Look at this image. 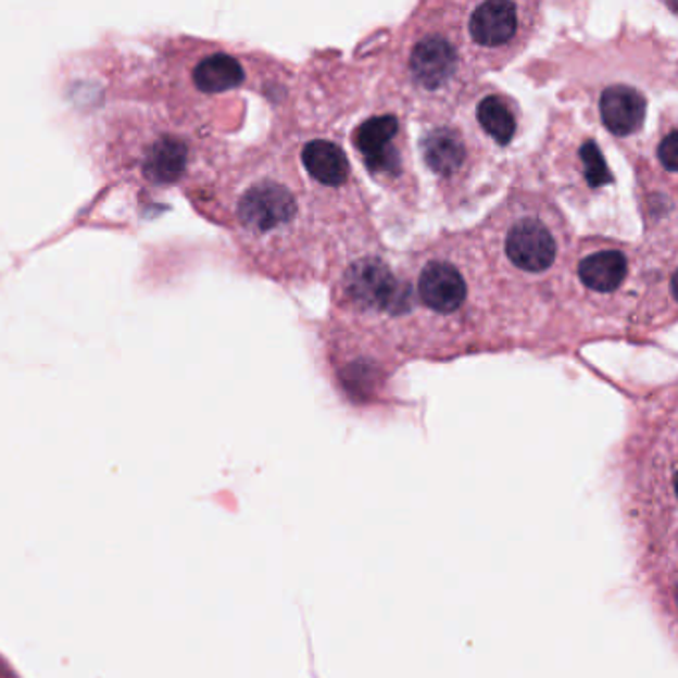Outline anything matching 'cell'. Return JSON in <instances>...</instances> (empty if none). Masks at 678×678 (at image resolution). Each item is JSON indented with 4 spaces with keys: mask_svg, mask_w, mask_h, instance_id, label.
I'll return each instance as SVG.
<instances>
[{
    "mask_svg": "<svg viewBox=\"0 0 678 678\" xmlns=\"http://www.w3.org/2000/svg\"><path fill=\"white\" fill-rule=\"evenodd\" d=\"M536 7L510 0H486L468 14V38L481 59L502 64L526 45L536 23Z\"/></svg>",
    "mask_w": 678,
    "mask_h": 678,
    "instance_id": "3957f363",
    "label": "cell"
},
{
    "mask_svg": "<svg viewBox=\"0 0 678 678\" xmlns=\"http://www.w3.org/2000/svg\"><path fill=\"white\" fill-rule=\"evenodd\" d=\"M193 83L199 90H203L208 95L227 92V90H234L237 86L246 83V71H243L241 62L231 54L213 52L210 56L199 60V64L193 71Z\"/></svg>",
    "mask_w": 678,
    "mask_h": 678,
    "instance_id": "5bb4252c",
    "label": "cell"
},
{
    "mask_svg": "<svg viewBox=\"0 0 678 678\" xmlns=\"http://www.w3.org/2000/svg\"><path fill=\"white\" fill-rule=\"evenodd\" d=\"M301 162L311 179L323 188L340 189L351 184V162L337 141L327 138L306 141Z\"/></svg>",
    "mask_w": 678,
    "mask_h": 678,
    "instance_id": "8fae6325",
    "label": "cell"
},
{
    "mask_svg": "<svg viewBox=\"0 0 678 678\" xmlns=\"http://www.w3.org/2000/svg\"><path fill=\"white\" fill-rule=\"evenodd\" d=\"M424 165L445 189L462 188L474 167V148L464 129L456 124L440 122L420 134Z\"/></svg>",
    "mask_w": 678,
    "mask_h": 678,
    "instance_id": "8992f818",
    "label": "cell"
},
{
    "mask_svg": "<svg viewBox=\"0 0 678 678\" xmlns=\"http://www.w3.org/2000/svg\"><path fill=\"white\" fill-rule=\"evenodd\" d=\"M569 176L575 188L585 189L587 193H597L615 184V177L601 148L593 138L587 136L577 141L572 152Z\"/></svg>",
    "mask_w": 678,
    "mask_h": 678,
    "instance_id": "4fadbf2b",
    "label": "cell"
},
{
    "mask_svg": "<svg viewBox=\"0 0 678 678\" xmlns=\"http://www.w3.org/2000/svg\"><path fill=\"white\" fill-rule=\"evenodd\" d=\"M352 146L378 184L392 189L406 186L409 148L400 117L394 114L366 117L352 131Z\"/></svg>",
    "mask_w": 678,
    "mask_h": 678,
    "instance_id": "277c9868",
    "label": "cell"
},
{
    "mask_svg": "<svg viewBox=\"0 0 678 678\" xmlns=\"http://www.w3.org/2000/svg\"><path fill=\"white\" fill-rule=\"evenodd\" d=\"M410 90L426 98L454 95L464 78L462 50L454 33L428 28L410 38L404 56Z\"/></svg>",
    "mask_w": 678,
    "mask_h": 678,
    "instance_id": "7a4b0ae2",
    "label": "cell"
},
{
    "mask_svg": "<svg viewBox=\"0 0 678 678\" xmlns=\"http://www.w3.org/2000/svg\"><path fill=\"white\" fill-rule=\"evenodd\" d=\"M474 117L481 131L500 148H510L519 129V110L514 100L498 90H486L476 100Z\"/></svg>",
    "mask_w": 678,
    "mask_h": 678,
    "instance_id": "7c38bea8",
    "label": "cell"
},
{
    "mask_svg": "<svg viewBox=\"0 0 678 678\" xmlns=\"http://www.w3.org/2000/svg\"><path fill=\"white\" fill-rule=\"evenodd\" d=\"M646 98L629 84H613L599 96V117L608 134L631 138L639 134L646 117Z\"/></svg>",
    "mask_w": 678,
    "mask_h": 678,
    "instance_id": "30bf717a",
    "label": "cell"
},
{
    "mask_svg": "<svg viewBox=\"0 0 678 678\" xmlns=\"http://www.w3.org/2000/svg\"><path fill=\"white\" fill-rule=\"evenodd\" d=\"M299 219V199L279 179H261L239 201V222L249 234L275 237L291 231Z\"/></svg>",
    "mask_w": 678,
    "mask_h": 678,
    "instance_id": "52a82bcc",
    "label": "cell"
},
{
    "mask_svg": "<svg viewBox=\"0 0 678 678\" xmlns=\"http://www.w3.org/2000/svg\"><path fill=\"white\" fill-rule=\"evenodd\" d=\"M414 292L430 315L454 318L469 301V281L456 261L448 255H428L416 271Z\"/></svg>",
    "mask_w": 678,
    "mask_h": 678,
    "instance_id": "ba28073f",
    "label": "cell"
},
{
    "mask_svg": "<svg viewBox=\"0 0 678 678\" xmlns=\"http://www.w3.org/2000/svg\"><path fill=\"white\" fill-rule=\"evenodd\" d=\"M344 303L361 315L398 316L409 306L410 292L382 259L364 258L344 271L340 282Z\"/></svg>",
    "mask_w": 678,
    "mask_h": 678,
    "instance_id": "5b68a950",
    "label": "cell"
},
{
    "mask_svg": "<svg viewBox=\"0 0 678 678\" xmlns=\"http://www.w3.org/2000/svg\"><path fill=\"white\" fill-rule=\"evenodd\" d=\"M656 160L667 170L668 174H677V128L670 126L656 146Z\"/></svg>",
    "mask_w": 678,
    "mask_h": 678,
    "instance_id": "2e32d148",
    "label": "cell"
},
{
    "mask_svg": "<svg viewBox=\"0 0 678 678\" xmlns=\"http://www.w3.org/2000/svg\"><path fill=\"white\" fill-rule=\"evenodd\" d=\"M503 259L517 273L539 279L557 267L563 255V225L550 208L519 201L505 208L500 225Z\"/></svg>",
    "mask_w": 678,
    "mask_h": 678,
    "instance_id": "6da1fadb",
    "label": "cell"
},
{
    "mask_svg": "<svg viewBox=\"0 0 678 678\" xmlns=\"http://www.w3.org/2000/svg\"><path fill=\"white\" fill-rule=\"evenodd\" d=\"M188 164L186 146L174 138H162L155 141L146 158V174L155 181L176 179Z\"/></svg>",
    "mask_w": 678,
    "mask_h": 678,
    "instance_id": "9a60e30c",
    "label": "cell"
},
{
    "mask_svg": "<svg viewBox=\"0 0 678 678\" xmlns=\"http://www.w3.org/2000/svg\"><path fill=\"white\" fill-rule=\"evenodd\" d=\"M632 259L629 249L599 241L585 247L575 263L577 281L593 297H615L631 281Z\"/></svg>",
    "mask_w": 678,
    "mask_h": 678,
    "instance_id": "9c48e42d",
    "label": "cell"
}]
</instances>
